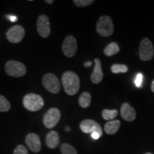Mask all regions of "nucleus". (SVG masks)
<instances>
[{
	"instance_id": "obj_1",
	"label": "nucleus",
	"mask_w": 154,
	"mask_h": 154,
	"mask_svg": "<svg viewBox=\"0 0 154 154\" xmlns=\"http://www.w3.org/2000/svg\"><path fill=\"white\" fill-rule=\"evenodd\" d=\"M64 91L69 96H74L79 91L80 88L79 77L72 71L64 72L61 77Z\"/></svg>"
},
{
	"instance_id": "obj_2",
	"label": "nucleus",
	"mask_w": 154,
	"mask_h": 154,
	"mask_svg": "<svg viewBox=\"0 0 154 154\" xmlns=\"http://www.w3.org/2000/svg\"><path fill=\"white\" fill-rule=\"evenodd\" d=\"M96 32L103 37L112 35L114 32V26L110 17L104 15L100 17L96 23Z\"/></svg>"
},
{
	"instance_id": "obj_3",
	"label": "nucleus",
	"mask_w": 154,
	"mask_h": 154,
	"mask_svg": "<svg viewBox=\"0 0 154 154\" xmlns=\"http://www.w3.org/2000/svg\"><path fill=\"white\" fill-rule=\"evenodd\" d=\"M23 104L28 111L34 112L44 106V101L43 98L38 94H28L23 99Z\"/></svg>"
},
{
	"instance_id": "obj_4",
	"label": "nucleus",
	"mask_w": 154,
	"mask_h": 154,
	"mask_svg": "<svg viewBox=\"0 0 154 154\" xmlns=\"http://www.w3.org/2000/svg\"><path fill=\"white\" fill-rule=\"evenodd\" d=\"M5 72L9 76L12 77H22L26 73V68L24 63L18 61L10 60L5 64Z\"/></svg>"
},
{
	"instance_id": "obj_5",
	"label": "nucleus",
	"mask_w": 154,
	"mask_h": 154,
	"mask_svg": "<svg viewBox=\"0 0 154 154\" xmlns=\"http://www.w3.org/2000/svg\"><path fill=\"white\" fill-rule=\"evenodd\" d=\"M42 84L44 87L51 94H57L61 90V84L59 79L51 73L44 75L42 79Z\"/></svg>"
},
{
	"instance_id": "obj_6",
	"label": "nucleus",
	"mask_w": 154,
	"mask_h": 154,
	"mask_svg": "<svg viewBox=\"0 0 154 154\" xmlns=\"http://www.w3.org/2000/svg\"><path fill=\"white\" fill-rule=\"evenodd\" d=\"M154 54V48L151 40L143 38L139 47V58L141 61H148L151 60Z\"/></svg>"
},
{
	"instance_id": "obj_7",
	"label": "nucleus",
	"mask_w": 154,
	"mask_h": 154,
	"mask_svg": "<svg viewBox=\"0 0 154 154\" xmlns=\"http://www.w3.org/2000/svg\"><path fill=\"white\" fill-rule=\"evenodd\" d=\"M61 119V112L57 108H51L44 116L43 122L47 128H53Z\"/></svg>"
},
{
	"instance_id": "obj_8",
	"label": "nucleus",
	"mask_w": 154,
	"mask_h": 154,
	"mask_svg": "<svg viewBox=\"0 0 154 154\" xmlns=\"http://www.w3.org/2000/svg\"><path fill=\"white\" fill-rule=\"evenodd\" d=\"M37 32L42 38L49 37L51 34V25L49 19L47 15L42 14L38 17L36 22Z\"/></svg>"
},
{
	"instance_id": "obj_9",
	"label": "nucleus",
	"mask_w": 154,
	"mask_h": 154,
	"mask_svg": "<svg viewBox=\"0 0 154 154\" xmlns=\"http://www.w3.org/2000/svg\"><path fill=\"white\" fill-rule=\"evenodd\" d=\"M25 35L24 28L21 25H15L7 31V38L9 42L13 44L19 43L22 41Z\"/></svg>"
},
{
	"instance_id": "obj_10",
	"label": "nucleus",
	"mask_w": 154,
	"mask_h": 154,
	"mask_svg": "<svg viewBox=\"0 0 154 154\" xmlns=\"http://www.w3.org/2000/svg\"><path fill=\"white\" fill-rule=\"evenodd\" d=\"M62 51L66 57H73L77 51V42L74 36L69 35L65 38L62 44Z\"/></svg>"
},
{
	"instance_id": "obj_11",
	"label": "nucleus",
	"mask_w": 154,
	"mask_h": 154,
	"mask_svg": "<svg viewBox=\"0 0 154 154\" xmlns=\"http://www.w3.org/2000/svg\"><path fill=\"white\" fill-rule=\"evenodd\" d=\"M81 130L85 134H93V133H98L101 137L103 135V130L101 126L99 123L96 121L91 120V119H86L82 121L79 125Z\"/></svg>"
},
{
	"instance_id": "obj_12",
	"label": "nucleus",
	"mask_w": 154,
	"mask_h": 154,
	"mask_svg": "<svg viewBox=\"0 0 154 154\" xmlns=\"http://www.w3.org/2000/svg\"><path fill=\"white\" fill-rule=\"evenodd\" d=\"M25 142L28 148L34 153H38L41 151L42 143L39 136L34 133L27 134L25 138Z\"/></svg>"
},
{
	"instance_id": "obj_13",
	"label": "nucleus",
	"mask_w": 154,
	"mask_h": 154,
	"mask_svg": "<svg viewBox=\"0 0 154 154\" xmlns=\"http://www.w3.org/2000/svg\"><path fill=\"white\" fill-rule=\"evenodd\" d=\"M121 116L126 121H133L136 117V112L134 108L128 103H124L121 107Z\"/></svg>"
},
{
	"instance_id": "obj_14",
	"label": "nucleus",
	"mask_w": 154,
	"mask_h": 154,
	"mask_svg": "<svg viewBox=\"0 0 154 154\" xmlns=\"http://www.w3.org/2000/svg\"><path fill=\"white\" fill-rule=\"evenodd\" d=\"M94 62H95V66H94L93 73L91 75V80L94 84H99L103 80V72H102L101 62L100 59H94Z\"/></svg>"
},
{
	"instance_id": "obj_15",
	"label": "nucleus",
	"mask_w": 154,
	"mask_h": 154,
	"mask_svg": "<svg viewBox=\"0 0 154 154\" xmlns=\"http://www.w3.org/2000/svg\"><path fill=\"white\" fill-rule=\"evenodd\" d=\"M60 142V138L59 135L55 131H51L49 134L47 135L46 137V143L49 149H56L59 145Z\"/></svg>"
},
{
	"instance_id": "obj_16",
	"label": "nucleus",
	"mask_w": 154,
	"mask_h": 154,
	"mask_svg": "<svg viewBox=\"0 0 154 154\" xmlns=\"http://www.w3.org/2000/svg\"><path fill=\"white\" fill-rule=\"evenodd\" d=\"M121 122L119 120H113L107 122L104 126V131L107 134L113 135L119 130Z\"/></svg>"
},
{
	"instance_id": "obj_17",
	"label": "nucleus",
	"mask_w": 154,
	"mask_h": 154,
	"mask_svg": "<svg viewBox=\"0 0 154 154\" xmlns=\"http://www.w3.org/2000/svg\"><path fill=\"white\" fill-rule=\"evenodd\" d=\"M119 51H120V47L119 44L116 42H111L104 48L103 53L106 57H112L119 53Z\"/></svg>"
},
{
	"instance_id": "obj_18",
	"label": "nucleus",
	"mask_w": 154,
	"mask_h": 154,
	"mask_svg": "<svg viewBox=\"0 0 154 154\" xmlns=\"http://www.w3.org/2000/svg\"><path fill=\"white\" fill-rule=\"evenodd\" d=\"M91 96L90 93L87 91L83 92L79 99V106L83 109H86L91 105Z\"/></svg>"
},
{
	"instance_id": "obj_19",
	"label": "nucleus",
	"mask_w": 154,
	"mask_h": 154,
	"mask_svg": "<svg viewBox=\"0 0 154 154\" xmlns=\"http://www.w3.org/2000/svg\"><path fill=\"white\" fill-rule=\"evenodd\" d=\"M117 115H118V111L116 109H113V110L103 109V111H102V117L104 120L106 121L113 120L117 116Z\"/></svg>"
},
{
	"instance_id": "obj_20",
	"label": "nucleus",
	"mask_w": 154,
	"mask_h": 154,
	"mask_svg": "<svg viewBox=\"0 0 154 154\" xmlns=\"http://www.w3.org/2000/svg\"><path fill=\"white\" fill-rule=\"evenodd\" d=\"M11 104L5 96L0 94V112H7L10 110Z\"/></svg>"
},
{
	"instance_id": "obj_21",
	"label": "nucleus",
	"mask_w": 154,
	"mask_h": 154,
	"mask_svg": "<svg viewBox=\"0 0 154 154\" xmlns=\"http://www.w3.org/2000/svg\"><path fill=\"white\" fill-rule=\"evenodd\" d=\"M60 150L61 154H77V151L74 146L67 143H63Z\"/></svg>"
},
{
	"instance_id": "obj_22",
	"label": "nucleus",
	"mask_w": 154,
	"mask_h": 154,
	"mask_svg": "<svg viewBox=\"0 0 154 154\" xmlns=\"http://www.w3.org/2000/svg\"><path fill=\"white\" fill-rule=\"evenodd\" d=\"M111 72L113 74H119V73H126L128 72V67L124 64H118L115 63L111 67Z\"/></svg>"
},
{
	"instance_id": "obj_23",
	"label": "nucleus",
	"mask_w": 154,
	"mask_h": 154,
	"mask_svg": "<svg viewBox=\"0 0 154 154\" xmlns=\"http://www.w3.org/2000/svg\"><path fill=\"white\" fill-rule=\"evenodd\" d=\"M73 2L78 7H85L94 2V0H74Z\"/></svg>"
},
{
	"instance_id": "obj_24",
	"label": "nucleus",
	"mask_w": 154,
	"mask_h": 154,
	"mask_svg": "<svg viewBox=\"0 0 154 154\" xmlns=\"http://www.w3.org/2000/svg\"><path fill=\"white\" fill-rule=\"evenodd\" d=\"M14 154H28V151L24 146L19 145L14 149Z\"/></svg>"
},
{
	"instance_id": "obj_25",
	"label": "nucleus",
	"mask_w": 154,
	"mask_h": 154,
	"mask_svg": "<svg viewBox=\"0 0 154 154\" xmlns=\"http://www.w3.org/2000/svg\"><path fill=\"white\" fill-rule=\"evenodd\" d=\"M143 75L141 73H138L137 76L136 77V79H135V84L137 87H141L142 83H143Z\"/></svg>"
},
{
	"instance_id": "obj_26",
	"label": "nucleus",
	"mask_w": 154,
	"mask_h": 154,
	"mask_svg": "<svg viewBox=\"0 0 154 154\" xmlns=\"http://www.w3.org/2000/svg\"><path fill=\"white\" fill-rule=\"evenodd\" d=\"M7 18L8 19V20H9L11 22H17V19H18V18H17V17L14 16V15H7Z\"/></svg>"
},
{
	"instance_id": "obj_27",
	"label": "nucleus",
	"mask_w": 154,
	"mask_h": 154,
	"mask_svg": "<svg viewBox=\"0 0 154 154\" xmlns=\"http://www.w3.org/2000/svg\"><path fill=\"white\" fill-rule=\"evenodd\" d=\"M91 137L92 138H94V140H97L101 137V136H100L98 133H93V134H91Z\"/></svg>"
},
{
	"instance_id": "obj_28",
	"label": "nucleus",
	"mask_w": 154,
	"mask_h": 154,
	"mask_svg": "<svg viewBox=\"0 0 154 154\" xmlns=\"http://www.w3.org/2000/svg\"><path fill=\"white\" fill-rule=\"evenodd\" d=\"M91 64H92L91 61H88V62L84 63V66H85L86 67H88V66H91Z\"/></svg>"
},
{
	"instance_id": "obj_29",
	"label": "nucleus",
	"mask_w": 154,
	"mask_h": 154,
	"mask_svg": "<svg viewBox=\"0 0 154 154\" xmlns=\"http://www.w3.org/2000/svg\"><path fill=\"white\" fill-rule=\"evenodd\" d=\"M151 91L154 93V80L151 83Z\"/></svg>"
},
{
	"instance_id": "obj_30",
	"label": "nucleus",
	"mask_w": 154,
	"mask_h": 154,
	"mask_svg": "<svg viewBox=\"0 0 154 154\" xmlns=\"http://www.w3.org/2000/svg\"><path fill=\"white\" fill-rule=\"evenodd\" d=\"M45 2L49 4V5H51V4L54 3V1H53V0H51V1H49V0H46Z\"/></svg>"
},
{
	"instance_id": "obj_31",
	"label": "nucleus",
	"mask_w": 154,
	"mask_h": 154,
	"mask_svg": "<svg viewBox=\"0 0 154 154\" xmlns=\"http://www.w3.org/2000/svg\"><path fill=\"white\" fill-rule=\"evenodd\" d=\"M66 131H70V128H69V127H66Z\"/></svg>"
},
{
	"instance_id": "obj_32",
	"label": "nucleus",
	"mask_w": 154,
	"mask_h": 154,
	"mask_svg": "<svg viewBox=\"0 0 154 154\" xmlns=\"http://www.w3.org/2000/svg\"><path fill=\"white\" fill-rule=\"evenodd\" d=\"M145 154H153L152 153H146Z\"/></svg>"
}]
</instances>
